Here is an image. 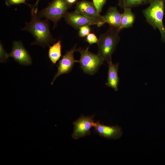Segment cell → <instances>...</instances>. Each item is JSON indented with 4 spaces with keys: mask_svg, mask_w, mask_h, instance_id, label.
I'll use <instances>...</instances> for the list:
<instances>
[{
    "mask_svg": "<svg viewBox=\"0 0 165 165\" xmlns=\"http://www.w3.org/2000/svg\"><path fill=\"white\" fill-rule=\"evenodd\" d=\"M70 6L65 0H53L45 8L37 13L38 16L52 21L55 26L64 17Z\"/></svg>",
    "mask_w": 165,
    "mask_h": 165,
    "instance_id": "277c9868",
    "label": "cell"
},
{
    "mask_svg": "<svg viewBox=\"0 0 165 165\" xmlns=\"http://www.w3.org/2000/svg\"><path fill=\"white\" fill-rule=\"evenodd\" d=\"M9 57L22 65L28 66L32 63L30 54L20 41H15L13 42L12 51L7 54V58Z\"/></svg>",
    "mask_w": 165,
    "mask_h": 165,
    "instance_id": "ba28073f",
    "label": "cell"
},
{
    "mask_svg": "<svg viewBox=\"0 0 165 165\" xmlns=\"http://www.w3.org/2000/svg\"><path fill=\"white\" fill-rule=\"evenodd\" d=\"M131 9H124L123 13L121 14L120 27L121 30L131 28L133 25L135 19V15L132 11Z\"/></svg>",
    "mask_w": 165,
    "mask_h": 165,
    "instance_id": "5bb4252c",
    "label": "cell"
},
{
    "mask_svg": "<svg viewBox=\"0 0 165 165\" xmlns=\"http://www.w3.org/2000/svg\"><path fill=\"white\" fill-rule=\"evenodd\" d=\"M150 0H119L118 6L122 8H132L149 4Z\"/></svg>",
    "mask_w": 165,
    "mask_h": 165,
    "instance_id": "2e32d148",
    "label": "cell"
},
{
    "mask_svg": "<svg viewBox=\"0 0 165 165\" xmlns=\"http://www.w3.org/2000/svg\"><path fill=\"white\" fill-rule=\"evenodd\" d=\"M75 11L96 20L99 23V27L104 24L102 21V16L98 12L93 2L86 0L79 2L76 5Z\"/></svg>",
    "mask_w": 165,
    "mask_h": 165,
    "instance_id": "30bf717a",
    "label": "cell"
},
{
    "mask_svg": "<svg viewBox=\"0 0 165 165\" xmlns=\"http://www.w3.org/2000/svg\"><path fill=\"white\" fill-rule=\"evenodd\" d=\"M67 4L70 6L74 4L77 0H65Z\"/></svg>",
    "mask_w": 165,
    "mask_h": 165,
    "instance_id": "603a6c76",
    "label": "cell"
},
{
    "mask_svg": "<svg viewBox=\"0 0 165 165\" xmlns=\"http://www.w3.org/2000/svg\"><path fill=\"white\" fill-rule=\"evenodd\" d=\"M61 41L59 40L52 46H49L48 57L53 64H55L62 56Z\"/></svg>",
    "mask_w": 165,
    "mask_h": 165,
    "instance_id": "9a60e30c",
    "label": "cell"
},
{
    "mask_svg": "<svg viewBox=\"0 0 165 165\" xmlns=\"http://www.w3.org/2000/svg\"><path fill=\"white\" fill-rule=\"evenodd\" d=\"M26 0H5V3L8 6H10L14 5H18L21 4H24L29 6L30 5L27 4L26 1Z\"/></svg>",
    "mask_w": 165,
    "mask_h": 165,
    "instance_id": "ffe728a7",
    "label": "cell"
},
{
    "mask_svg": "<svg viewBox=\"0 0 165 165\" xmlns=\"http://www.w3.org/2000/svg\"><path fill=\"white\" fill-rule=\"evenodd\" d=\"M86 40L90 45L98 43V39L95 34L93 33L89 34L86 37Z\"/></svg>",
    "mask_w": 165,
    "mask_h": 165,
    "instance_id": "d6986e66",
    "label": "cell"
},
{
    "mask_svg": "<svg viewBox=\"0 0 165 165\" xmlns=\"http://www.w3.org/2000/svg\"><path fill=\"white\" fill-rule=\"evenodd\" d=\"M94 127L97 133L106 138L116 140L120 138L123 134L122 128L117 125L106 126L97 122L95 123Z\"/></svg>",
    "mask_w": 165,
    "mask_h": 165,
    "instance_id": "8fae6325",
    "label": "cell"
},
{
    "mask_svg": "<svg viewBox=\"0 0 165 165\" xmlns=\"http://www.w3.org/2000/svg\"><path fill=\"white\" fill-rule=\"evenodd\" d=\"M64 17L66 22L75 29L86 25H97L98 27L99 23L96 20L89 18L75 11L67 12Z\"/></svg>",
    "mask_w": 165,
    "mask_h": 165,
    "instance_id": "9c48e42d",
    "label": "cell"
},
{
    "mask_svg": "<svg viewBox=\"0 0 165 165\" xmlns=\"http://www.w3.org/2000/svg\"><path fill=\"white\" fill-rule=\"evenodd\" d=\"M94 116H85L82 115L78 119L73 123L74 126L72 137L75 140L90 135V129L94 127L95 123L93 120Z\"/></svg>",
    "mask_w": 165,
    "mask_h": 165,
    "instance_id": "8992f818",
    "label": "cell"
},
{
    "mask_svg": "<svg viewBox=\"0 0 165 165\" xmlns=\"http://www.w3.org/2000/svg\"><path fill=\"white\" fill-rule=\"evenodd\" d=\"M89 48L88 47L85 50L80 48L77 50L80 54L79 62L81 68L84 73L93 75L103 64L104 60L98 54H96L89 51Z\"/></svg>",
    "mask_w": 165,
    "mask_h": 165,
    "instance_id": "5b68a950",
    "label": "cell"
},
{
    "mask_svg": "<svg viewBox=\"0 0 165 165\" xmlns=\"http://www.w3.org/2000/svg\"><path fill=\"white\" fill-rule=\"evenodd\" d=\"M39 0H37L36 2L35 3V4L33 7H32V8L31 9L33 10L36 12H38V3Z\"/></svg>",
    "mask_w": 165,
    "mask_h": 165,
    "instance_id": "7402d4cb",
    "label": "cell"
},
{
    "mask_svg": "<svg viewBox=\"0 0 165 165\" xmlns=\"http://www.w3.org/2000/svg\"><path fill=\"white\" fill-rule=\"evenodd\" d=\"M108 64V68L107 82L105 84L108 87L112 88L115 91H117L119 81L118 75L119 64L118 63L113 64L112 61Z\"/></svg>",
    "mask_w": 165,
    "mask_h": 165,
    "instance_id": "4fadbf2b",
    "label": "cell"
},
{
    "mask_svg": "<svg viewBox=\"0 0 165 165\" xmlns=\"http://www.w3.org/2000/svg\"><path fill=\"white\" fill-rule=\"evenodd\" d=\"M75 45L70 50L66 52L58 62L57 72L55 74L51 82L53 85L54 81L59 76L69 73L72 69L74 64L79 62V60H75L74 58V53L77 51Z\"/></svg>",
    "mask_w": 165,
    "mask_h": 165,
    "instance_id": "52a82bcc",
    "label": "cell"
},
{
    "mask_svg": "<svg viewBox=\"0 0 165 165\" xmlns=\"http://www.w3.org/2000/svg\"><path fill=\"white\" fill-rule=\"evenodd\" d=\"M79 34L81 37L87 36L91 31L90 28L89 26L86 25L82 26L79 28Z\"/></svg>",
    "mask_w": 165,
    "mask_h": 165,
    "instance_id": "e0dca14e",
    "label": "cell"
},
{
    "mask_svg": "<svg viewBox=\"0 0 165 165\" xmlns=\"http://www.w3.org/2000/svg\"><path fill=\"white\" fill-rule=\"evenodd\" d=\"M119 29L110 27L100 36L97 43L98 54L108 63L112 61V55L120 40Z\"/></svg>",
    "mask_w": 165,
    "mask_h": 165,
    "instance_id": "3957f363",
    "label": "cell"
},
{
    "mask_svg": "<svg viewBox=\"0 0 165 165\" xmlns=\"http://www.w3.org/2000/svg\"><path fill=\"white\" fill-rule=\"evenodd\" d=\"M38 13L31 10V21L26 23L22 30L28 31L34 38L35 41L32 45H37L43 47L49 46L54 42L55 39L50 33L47 20L41 19L37 15Z\"/></svg>",
    "mask_w": 165,
    "mask_h": 165,
    "instance_id": "6da1fadb",
    "label": "cell"
},
{
    "mask_svg": "<svg viewBox=\"0 0 165 165\" xmlns=\"http://www.w3.org/2000/svg\"><path fill=\"white\" fill-rule=\"evenodd\" d=\"M121 14L117 7L112 6L108 8L105 15L102 16V20L104 24L106 23L110 27L121 30Z\"/></svg>",
    "mask_w": 165,
    "mask_h": 165,
    "instance_id": "7c38bea8",
    "label": "cell"
},
{
    "mask_svg": "<svg viewBox=\"0 0 165 165\" xmlns=\"http://www.w3.org/2000/svg\"><path fill=\"white\" fill-rule=\"evenodd\" d=\"M7 54L4 50L2 44H0V61L3 62L7 58Z\"/></svg>",
    "mask_w": 165,
    "mask_h": 165,
    "instance_id": "44dd1931",
    "label": "cell"
},
{
    "mask_svg": "<svg viewBox=\"0 0 165 165\" xmlns=\"http://www.w3.org/2000/svg\"><path fill=\"white\" fill-rule=\"evenodd\" d=\"M107 0H93L95 8L99 13L101 12L103 7Z\"/></svg>",
    "mask_w": 165,
    "mask_h": 165,
    "instance_id": "ac0fdd59",
    "label": "cell"
},
{
    "mask_svg": "<svg viewBox=\"0 0 165 165\" xmlns=\"http://www.w3.org/2000/svg\"><path fill=\"white\" fill-rule=\"evenodd\" d=\"M149 4V6L142 10V13L146 21L154 29L159 31L161 41L165 43V27L163 22L165 0H150Z\"/></svg>",
    "mask_w": 165,
    "mask_h": 165,
    "instance_id": "7a4b0ae2",
    "label": "cell"
}]
</instances>
